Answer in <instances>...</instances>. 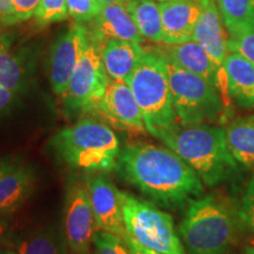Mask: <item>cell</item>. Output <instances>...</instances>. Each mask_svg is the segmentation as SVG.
<instances>
[{"label": "cell", "mask_w": 254, "mask_h": 254, "mask_svg": "<svg viewBox=\"0 0 254 254\" xmlns=\"http://www.w3.org/2000/svg\"><path fill=\"white\" fill-rule=\"evenodd\" d=\"M116 171L154 202L180 207L201 196L204 185L194 171L171 148L129 144L120 148Z\"/></svg>", "instance_id": "obj_1"}, {"label": "cell", "mask_w": 254, "mask_h": 254, "mask_svg": "<svg viewBox=\"0 0 254 254\" xmlns=\"http://www.w3.org/2000/svg\"><path fill=\"white\" fill-rule=\"evenodd\" d=\"M158 139L176 152L206 186H217L237 173V160L228 150L226 133L222 127L177 123Z\"/></svg>", "instance_id": "obj_2"}, {"label": "cell", "mask_w": 254, "mask_h": 254, "mask_svg": "<svg viewBox=\"0 0 254 254\" xmlns=\"http://www.w3.org/2000/svg\"><path fill=\"white\" fill-rule=\"evenodd\" d=\"M241 222L224 199L207 194L189 204L179 234L189 254H230Z\"/></svg>", "instance_id": "obj_3"}, {"label": "cell", "mask_w": 254, "mask_h": 254, "mask_svg": "<svg viewBox=\"0 0 254 254\" xmlns=\"http://www.w3.org/2000/svg\"><path fill=\"white\" fill-rule=\"evenodd\" d=\"M52 146L68 166L88 172H111L118 163L120 145L112 128L84 118L57 132Z\"/></svg>", "instance_id": "obj_4"}, {"label": "cell", "mask_w": 254, "mask_h": 254, "mask_svg": "<svg viewBox=\"0 0 254 254\" xmlns=\"http://www.w3.org/2000/svg\"><path fill=\"white\" fill-rule=\"evenodd\" d=\"M127 84L140 107L147 132L158 138L177 124L166 62L155 51H146Z\"/></svg>", "instance_id": "obj_5"}, {"label": "cell", "mask_w": 254, "mask_h": 254, "mask_svg": "<svg viewBox=\"0 0 254 254\" xmlns=\"http://www.w3.org/2000/svg\"><path fill=\"white\" fill-rule=\"evenodd\" d=\"M120 200L127 239L160 254H187L170 214L128 193Z\"/></svg>", "instance_id": "obj_6"}, {"label": "cell", "mask_w": 254, "mask_h": 254, "mask_svg": "<svg viewBox=\"0 0 254 254\" xmlns=\"http://www.w3.org/2000/svg\"><path fill=\"white\" fill-rule=\"evenodd\" d=\"M166 66L177 122L180 125L213 123L224 116L226 107L217 88L173 64L166 62Z\"/></svg>", "instance_id": "obj_7"}, {"label": "cell", "mask_w": 254, "mask_h": 254, "mask_svg": "<svg viewBox=\"0 0 254 254\" xmlns=\"http://www.w3.org/2000/svg\"><path fill=\"white\" fill-rule=\"evenodd\" d=\"M103 46L87 32L86 45L63 95L66 109L71 112L94 113L103 99L110 80L101 57Z\"/></svg>", "instance_id": "obj_8"}, {"label": "cell", "mask_w": 254, "mask_h": 254, "mask_svg": "<svg viewBox=\"0 0 254 254\" xmlns=\"http://www.w3.org/2000/svg\"><path fill=\"white\" fill-rule=\"evenodd\" d=\"M201 1L202 11L196 23L193 40H196L204 47L213 62L218 74V91L225 107L228 109L231 104V95L228 92L227 74L225 69V62L230 53L227 45L228 36L217 1L215 0H201Z\"/></svg>", "instance_id": "obj_9"}, {"label": "cell", "mask_w": 254, "mask_h": 254, "mask_svg": "<svg viewBox=\"0 0 254 254\" xmlns=\"http://www.w3.org/2000/svg\"><path fill=\"white\" fill-rule=\"evenodd\" d=\"M97 231L87 186L80 183L71 184L64 207V236L71 252L90 254V246Z\"/></svg>", "instance_id": "obj_10"}, {"label": "cell", "mask_w": 254, "mask_h": 254, "mask_svg": "<svg viewBox=\"0 0 254 254\" xmlns=\"http://www.w3.org/2000/svg\"><path fill=\"white\" fill-rule=\"evenodd\" d=\"M87 41L85 24L74 23L57 38L50 57V81L56 94L64 95Z\"/></svg>", "instance_id": "obj_11"}, {"label": "cell", "mask_w": 254, "mask_h": 254, "mask_svg": "<svg viewBox=\"0 0 254 254\" xmlns=\"http://www.w3.org/2000/svg\"><path fill=\"white\" fill-rule=\"evenodd\" d=\"M94 113L122 128L134 132L147 131L140 107L127 82L110 79Z\"/></svg>", "instance_id": "obj_12"}, {"label": "cell", "mask_w": 254, "mask_h": 254, "mask_svg": "<svg viewBox=\"0 0 254 254\" xmlns=\"http://www.w3.org/2000/svg\"><path fill=\"white\" fill-rule=\"evenodd\" d=\"M86 186L98 231L109 232L127 241L120 190L104 176L87 178Z\"/></svg>", "instance_id": "obj_13"}, {"label": "cell", "mask_w": 254, "mask_h": 254, "mask_svg": "<svg viewBox=\"0 0 254 254\" xmlns=\"http://www.w3.org/2000/svg\"><path fill=\"white\" fill-rule=\"evenodd\" d=\"M85 25L88 36L103 45L110 39L128 40L136 44L144 40L124 2L101 5L99 13Z\"/></svg>", "instance_id": "obj_14"}, {"label": "cell", "mask_w": 254, "mask_h": 254, "mask_svg": "<svg viewBox=\"0 0 254 254\" xmlns=\"http://www.w3.org/2000/svg\"><path fill=\"white\" fill-rule=\"evenodd\" d=\"M159 5L165 45H177L193 40L202 11L201 0H170Z\"/></svg>", "instance_id": "obj_15"}, {"label": "cell", "mask_w": 254, "mask_h": 254, "mask_svg": "<svg viewBox=\"0 0 254 254\" xmlns=\"http://www.w3.org/2000/svg\"><path fill=\"white\" fill-rule=\"evenodd\" d=\"M33 72V56L26 49H15L13 36L0 32V86L20 93Z\"/></svg>", "instance_id": "obj_16"}, {"label": "cell", "mask_w": 254, "mask_h": 254, "mask_svg": "<svg viewBox=\"0 0 254 254\" xmlns=\"http://www.w3.org/2000/svg\"><path fill=\"white\" fill-rule=\"evenodd\" d=\"M155 52L166 62L205 79L218 90L217 68L204 47L196 40L159 47Z\"/></svg>", "instance_id": "obj_17"}, {"label": "cell", "mask_w": 254, "mask_h": 254, "mask_svg": "<svg viewBox=\"0 0 254 254\" xmlns=\"http://www.w3.org/2000/svg\"><path fill=\"white\" fill-rule=\"evenodd\" d=\"M146 51L140 44L128 40L110 39L104 44L103 57L104 67L112 80L128 81L129 77L138 66Z\"/></svg>", "instance_id": "obj_18"}, {"label": "cell", "mask_w": 254, "mask_h": 254, "mask_svg": "<svg viewBox=\"0 0 254 254\" xmlns=\"http://www.w3.org/2000/svg\"><path fill=\"white\" fill-rule=\"evenodd\" d=\"M36 185L34 168L20 163L0 180V215L13 213L28 199Z\"/></svg>", "instance_id": "obj_19"}, {"label": "cell", "mask_w": 254, "mask_h": 254, "mask_svg": "<svg viewBox=\"0 0 254 254\" xmlns=\"http://www.w3.org/2000/svg\"><path fill=\"white\" fill-rule=\"evenodd\" d=\"M225 69L231 98L244 109H254V64L239 53L230 52Z\"/></svg>", "instance_id": "obj_20"}, {"label": "cell", "mask_w": 254, "mask_h": 254, "mask_svg": "<svg viewBox=\"0 0 254 254\" xmlns=\"http://www.w3.org/2000/svg\"><path fill=\"white\" fill-rule=\"evenodd\" d=\"M225 133L227 147L237 163L254 170V114L234 119Z\"/></svg>", "instance_id": "obj_21"}, {"label": "cell", "mask_w": 254, "mask_h": 254, "mask_svg": "<svg viewBox=\"0 0 254 254\" xmlns=\"http://www.w3.org/2000/svg\"><path fill=\"white\" fill-rule=\"evenodd\" d=\"M142 38L163 43V19L160 5L153 0H127L124 2Z\"/></svg>", "instance_id": "obj_22"}, {"label": "cell", "mask_w": 254, "mask_h": 254, "mask_svg": "<svg viewBox=\"0 0 254 254\" xmlns=\"http://www.w3.org/2000/svg\"><path fill=\"white\" fill-rule=\"evenodd\" d=\"M65 236L53 228H38L25 233L15 244L17 254H67Z\"/></svg>", "instance_id": "obj_23"}, {"label": "cell", "mask_w": 254, "mask_h": 254, "mask_svg": "<svg viewBox=\"0 0 254 254\" xmlns=\"http://www.w3.org/2000/svg\"><path fill=\"white\" fill-rule=\"evenodd\" d=\"M226 30L254 26V0H215Z\"/></svg>", "instance_id": "obj_24"}, {"label": "cell", "mask_w": 254, "mask_h": 254, "mask_svg": "<svg viewBox=\"0 0 254 254\" xmlns=\"http://www.w3.org/2000/svg\"><path fill=\"white\" fill-rule=\"evenodd\" d=\"M228 32V50L254 64V26L234 27Z\"/></svg>", "instance_id": "obj_25"}, {"label": "cell", "mask_w": 254, "mask_h": 254, "mask_svg": "<svg viewBox=\"0 0 254 254\" xmlns=\"http://www.w3.org/2000/svg\"><path fill=\"white\" fill-rule=\"evenodd\" d=\"M67 15L68 9L66 0H40L34 11L36 24L40 27L64 21Z\"/></svg>", "instance_id": "obj_26"}, {"label": "cell", "mask_w": 254, "mask_h": 254, "mask_svg": "<svg viewBox=\"0 0 254 254\" xmlns=\"http://www.w3.org/2000/svg\"><path fill=\"white\" fill-rule=\"evenodd\" d=\"M93 244L97 254H132L126 240L109 232L97 231Z\"/></svg>", "instance_id": "obj_27"}, {"label": "cell", "mask_w": 254, "mask_h": 254, "mask_svg": "<svg viewBox=\"0 0 254 254\" xmlns=\"http://www.w3.org/2000/svg\"><path fill=\"white\" fill-rule=\"evenodd\" d=\"M68 15L74 23L87 24L99 13L101 5L98 0H66Z\"/></svg>", "instance_id": "obj_28"}, {"label": "cell", "mask_w": 254, "mask_h": 254, "mask_svg": "<svg viewBox=\"0 0 254 254\" xmlns=\"http://www.w3.org/2000/svg\"><path fill=\"white\" fill-rule=\"evenodd\" d=\"M238 217L241 226L254 233V170L244 190L240 207L238 209Z\"/></svg>", "instance_id": "obj_29"}, {"label": "cell", "mask_w": 254, "mask_h": 254, "mask_svg": "<svg viewBox=\"0 0 254 254\" xmlns=\"http://www.w3.org/2000/svg\"><path fill=\"white\" fill-rule=\"evenodd\" d=\"M39 2L40 0H12L15 23L19 24L28 20L34 14V11Z\"/></svg>", "instance_id": "obj_30"}, {"label": "cell", "mask_w": 254, "mask_h": 254, "mask_svg": "<svg viewBox=\"0 0 254 254\" xmlns=\"http://www.w3.org/2000/svg\"><path fill=\"white\" fill-rule=\"evenodd\" d=\"M12 0H0V28L15 25Z\"/></svg>", "instance_id": "obj_31"}, {"label": "cell", "mask_w": 254, "mask_h": 254, "mask_svg": "<svg viewBox=\"0 0 254 254\" xmlns=\"http://www.w3.org/2000/svg\"><path fill=\"white\" fill-rule=\"evenodd\" d=\"M17 93L0 86V114L5 113L14 104Z\"/></svg>", "instance_id": "obj_32"}, {"label": "cell", "mask_w": 254, "mask_h": 254, "mask_svg": "<svg viewBox=\"0 0 254 254\" xmlns=\"http://www.w3.org/2000/svg\"><path fill=\"white\" fill-rule=\"evenodd\" d=\"M20 163L21 161H19L17 158L6 157L4 159H1V160H0V180H1L8 172H11V171L13 170L15 166H18Z\"/></svg>", "instance_id": "obj_33"}, {"label": "cell", "mask_w": 254, "mask_h": 254, "mask_svg": "<svg viewBox=\"0 0 254 254\" xmlns=\"http://www.w3.org/2000/svg\"><path fill=\"white\" fill-rule=\"evenodd\" d=\"M127 243H128L129 250H131L132 254H160V253L154 252V251L146 249L144 246L139 245L138 243H135V241H133L131 239H127Z\"/></svg>", "instance_id": "obj_34"}, {"label": "cell", "mask_w": 254, "mask_h": 254, "mask_svg": "<svg viewBox=\"0 0 254 254\" xmlns=\"http://www.w3.org/2000/svg\"><path fill=\"white\" fill-rule=\"evenodd\" d=\"M6 215H0V243L6 238V234H7L8 226L7 221L5 219Z\"/></svg>", "instance_id": "obj_35"}, {"label": "cell", "mask_w": 254, "mask_h": 254, "mask_svg": "<svg viewBox=\"0 0 254 254\" xmlns=\"http://www.w3.org/2000/svg\"><path fill=\"white\" fill-rule=\"evenodd\" d=\"M100 5L105 4H122V2H125L127 0H98Z\"/></svg>", "instance_id": "obj_36"}, {"label": "cell", "mask_w": 254, "mask_h": 254, "mask_svg": "<svg viewBox=\"0 0 254 254\" xmlns=\"http://www.w3.org/2000/svg\"><path fill=\"white\" fill-rule=\"evenodd\" d=\"M0 254H17V253H15V251H13V250L0 247Z\"/></svg>", "instance_id": "obj_37"}, {"label": "cell", "mask_w": 254, "mask_h": 254, "mask_svg": "<svg viewBox=\"0 0 254 254\" xmlns=\"http://www.w3.org/2000/svg\"><path fill=\"white\" fill-rule=\"evenodd\" d=\"M244 254H254V246L247 247V249L245 250V252H244Z\"/></svg>", "instance_id": "obj_38"}, {"label": "cell", "mask_w": 254, "mask_h": 254, "mask_svg": "<svg viewBox=\"0 0 254 254\" xmlns=\"http://www.w3.org/2000/svg\"><path fill=\"white\" fill-rule=\"evenodd\" d=\"M158 1H161V2H165V1H170V0H158Z\"/></svg>", "instance_id": "obj_39"}]
</instances>
